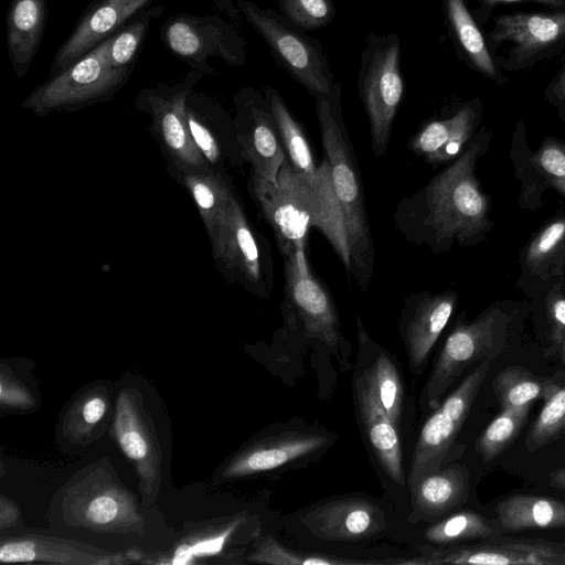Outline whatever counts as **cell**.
<instances>
[{
    "label": "cell",
    "instance_id": "cell-1",
    "mask_svg": "<svg viewBox=\"0 0 565 565\" xmlns=\"http://www.w3.org/2000/svg\"><path fill=\"white\" fill-rule=\"evenodd\" d=\"M488 137L486 132L473 137L445 169L398 202L392 220L406 241L440 254L456 244L473 245L484 238L492 222L476 166Z\"/></svg>",
    "mask_w": 565,
    "mask_h": 565
},
{
    "label": "cell",
    "instance_id": "cell-2",
    "mask_svg": "<svg viewBox=\"0 0 565 565\" xmlns=\"http://www.w3.org/2000/svg\"><path fill=\"white\" fill-rule=\"evenodd\" d=\"M341 92V83L334 82L329 93L316 96V113L332 191L347 231L348 275L365 290L374 276L375 250L358 159L343 121Z\"/></svg>",
    "mask_w": 565,
    "mask_h": 565
},
{
    "label": "cell",
    "instance_id": "cell-3",
    "mask_svg": "<svg viewBox=\"0 0 565 565\" xmlns=\"http://www.w3.org/2000/svg\"><path fill=\"white\" fill-rule=\"evenodd\" d=\"M249 190L270 225L282 256L306 254L307 234L316 227L329 241L348 271V237L335 199L313 190L287 161L279 170L276 184L250 172Z\"/></svg>",
    "mask_w": 565,
    "mask_h": 565
},
{
    "label": "cell",
    "instance_id": "cell-4",
    "mask_svg": "<svg viewBox=\"0 0 565 565\" xmlns=\"http://www.w3.org/2000/svg\"><path fill=\"white\" fill-rule=\"evenodd\" d=\"M510 320L505 311L492 307L471 321H458L423 387L422 406L434 409L468 367L493 362L505 348Z\"/></svg>",
    "mask_w": 565,
    "mask_h": 565
},
{
    "label": "cell",
    "instance_id": "cell-5",
    "mask_svg": "<svg viewBox=\"0 0 565 565\" xmlns=\"http://www.w3.org/2000/svg\"><path fill=\"white\" fill-rule=\"evenodd\" d=\"M401 54V41L394 33L370 34L362 51L358 86L376 157L386 153L393 122L404 97Z\"/></svg>",
    "mask_w": 565,
    "mask_h": 565
},
{
    "label": "cell",
    "instance_id": "cell-6",
    "mask_svg": "<svg viewBox=\"0 0 565 565\" xmlns=\"http://www.w3.org/2000/svg\"><path fill=\"white\" fill-rule=\"evenodd\" d=\"M108 38L63 72L34 88L22 107L39 116L75 110L111 97L127 81L130 66L109 64Z\"/></svg>",
    "mask_w": 565,
    "mask_h": 565
},
{
    "label": "cell",
    "instance_id": "cell-7",
    "mask_svg": "<svg viewBox=\"0 0 565 565\" xmlns=\"http://www.w3.org/2000/svg\"><path fill=\"white\" fill-rule=\"evenodd\" d=\"M484 35L502 72L525 71L565 51V10L502 13Z\"/></svg>",
    "mask_w": 565,
    "mask_h": 565
},
{
    "label": "cell",
    "instance_id": "cell-8",
    "mask_svg": "<svg viewBox=\"0 0 565 565\" xmlns=\"http://www.w3.org/2000/svg\"><path fill=\"white\" fill-rule=\"evenodd\" d=\"M237 4L285 72L315 97L332 89L333 75L320 42L274 10L246 0Z\"/></svg>",
    "mask_w": 565,
    "mask_h": 565
},
{
    "label": "cell",
    "instance_id": "cell-9",
    "mask_svg": "<svg viewBox=\"0 0 565 565\" xmlns=\"http://www.w3.org/2000/svg\"><path fill=\"white\" fill-rule=\"evenodd\" d=\"M284 257V317L289 329L306 339L324 344L341 361L349 344L340 328V318L330 292L315 277L308 262L300 264L296 253Z\"/></svg>",
    "mask_w": 565,
    "mask_h": 565
},
{
    "label": "cell",
    "instance_id": "cell-10",
    "mask_svg": "<svg viewBox=\"0 0 565 565\" xmlns=\"http://www.w3.org/2000/svg\"><path fill=\"white\" fill-rule=\"evenodd\" d=\"M62 503L64 520L89 531L131 532L143 522L135 497L97 469L68 487Z\"/></svg>",
    "mask_w": 565,
    "mask_h": 565
},
{
    "label": "cell",
    "instance_id": "cell-11",
    "mask_svg": "<svg viewBox=\"0 0 565 565\" xmlns=\"http://www.w3.org/2000/svg\"><path fill=\"white\" fill-rule=\"evenodd\" d=\"M332 443L329 431L305 425L268 428L226 460L220 478L233 480L291 467L322 454Z\"/></svg>",
    "mask_w": 565,
    "mask_h": 565
},
{
    "label": "cell",
    "instance_id": "cell-12",
    "mask_svg": "<svg viewBox=\"0 0 565 565\" xmlns=\"http://www.w3.org/2000/svg\"><path fill=\"white\" fill-rule=\"evenodd\" d=\"M492 362L484 361L433 409L424 422L414 446L407 483L411 487L425 475L445 465L457 435L467 419L473 401Z\"/></svg>",
    "mask_w": 565,
    "mask_h": 565
},
{
    "label": "cell",
    "instance_id": "cell-13",
    "mask_svg": "<svg viewBox=\"0 0 565 565\" xmlns=\"http://www.w3.org/2000/svg\"><path fill=\"white\" fill-rule=\"evenodd\" d=\"M212 255L228 280L257 297H269L274 286L270 245L249 223L237 196L230 206L222 238Z\"/></svg>",
    "mask_w": 565,
    "mask_h": 565
},
{
    "label": "cell",
    "instance_id": "cell-14",
    "mask_svg": "<svg viewBox=\"0 0 565 565\" xmlns=\"http://www.w3.org/2000/svg\"><path fill=\"white\" fill-rule=\"evenodd\" d=\"M113 431L119 448L138 472L146 504L151 503L161 484L162 449L138 391L129 387L119 391Z\"/></svg>",
    "mask_w": 565,
    "mask_h": 565
},
{
    "label": "cell",
    "instance_id": "cell-15",
    "mask_svg": "<svg viewBox=\"0 0 565 565\" xmlns=\"http://www.w3.org/2000/svg\"><path fill=\"white\" fill-rule=\"evenodd\" d=\"M564 551L565 544L562 543L493 536L476 544L423 546L419 556L401 564L559 565Z\"/></svg>",
    "mask_w": 565,
    "mask_h": 565
},
{
    "label": "cell",
    "instance_id": "cell-16",
    "mask_svg": "<svg viewBox=\"0 0 565 565\" xmlns=\"http://www.w3.org/2000/svg\"><path fill=\"white\" fill-rule=\"evenodd\" d=\"M454 290L409 294L398 318V331L412 373H423L437 340L457 305Z\"/></svg>",
    "mask_w": 565,
    "mask_h": 565
},
{
    "label": "cell",
    "instance_id": "cell-17",
    "mask_svg": "<svg viewBox=\"0 0 565 565\" xmlns=\"http://www.w3.org/2000/svg\"><path fill=\"white\" fill-rule=\"evenodd\" d=\"M236 135L250 172L276 184L286 153L265 95L253 92L243 100L237 113Z\"/></svg>",
    "mask_w": 565,
    "mask_h": 565
},
{
    "label": "cell",
    "instance_id": "cell-18",
    "mask_svg": "<svg viewBox=\"0 0 565 565\" xmlns=\"http://www.w3.org/2000/svg\"><path fill=\"white\" fill-rule=\"evenodd\" d=\"M302 522L316 537L351 542L381 532L384 513L371 499L335 497L308 510Z\"/></svg>",
    "mask_w": 565,
    "mask_h": 565
},
{
    "label": "cell",
    "instance_id": "cell-19",
    "mask_svg": "<svg viewBox=\"0 0 565 565\" xmlns=\"http://www.w3.org/2000/svg\"><path fill=\"white\" fill-rule=\"evenodd\" d=\"M139 554L114 553L84 543L52 536L26 534L2 539L0 561L3 563H50L66 565H109L129 562Z\"/></svg>",
    "mask_w": 565,
    "mask_h": 565
},
{
    "label": "cell",
    "instance_id": "cell-20",
    "mask_svg": "<svg viewBox=\"0 0 565 565\" xmlns=\"http://www.w3.org/2000/svg\"><path fill=\"white\" fill-rule=\"evenodd\" d=\"M151 0H100L94 3L57 51L50 77L63 72L98 44L113 36Z\"/></svg>",
    "mask_w": 565,
    "mask_h": 565
},
{
    "label": "cell",
    "instance_id": "cell-21",
    "mask_svg": "<svg viewBox=\"0 0 565 565\" xmlns=\"http://www.w3.org/2000/svg\"><path fill=\"white\" fill-rule=\"evenodd\" d=\"M352 386L356 417L367 449L386 477L399 487L406 486L402 433L354 375Z\"/></svg>",
    "mask_w": 565,
    "mask_h": 565
},
{
    "label": "cell",
    "instance_id": "cell-22",
    "mask_svg": "<svg viewBox=\"0 0 565 565\" xmlns=\"http://www.w3.org/2000/svg\"><path fill=\"white\" fill-rule=\"evenodd\" d=\"M481 117L482 103L477 97L450 117L426 122L408 142V150L433 166L451 162L473 139Z\"/></svg>",
    "mask_w": 565,
    "mask_h": 565
},
{
    "label": "cell",
    "instance_id": "cell-23",
    "mask_svg": "<svg viewBox=\"0 0 565 565\" xmlns=\"http://www.w3.org/2000/svg\"><path fill=\"white\" fill-rule=\"evenodd\" d=\"M185 92L151 99L152 128L169 162L179 173L212 169L195 147L186 121Z\"/></svg>",
    "mask_w": 565,
    "mask_h": 565
},
{
    "label": "cell",
    "instance_id": "cell-24",
    "mask_svg": "<svg viewBox=\"0 0 565 565\" xmlns=\"http://www.w3.org/2000/svg\"><path fill=\"white\" fill-rule=\"evenodd\" d=\"M264 95L275 118L286 161L292 171L320 194L335 199L330 180L328 160L316 163L302 126L290 113L277 89L264 88Z\"/></svg>",
    "mask_w": 565,
    "mask_h": 565
},
{
    "label": "cell",
    "instance_id": "cell-25",
    "mask_svg": "<svg viewBox=\"0 0 565 565\" xmlns=\"http://www.w3.org/2000/svg\"><path fill=\"white\" fill-rule=\"evenodd\" d=\"M445 23L461 60L475 72L498 87L508 84V77L495 63L484 33L465 0H444Z\"/></svg>",
    "mask_w": 565,
    "mask_h": 565
},
{
    "label": "cell",
    "instance_id": "cell-26",
    "mask_svg": "<svg viewBox=\"0 0 565 565\" xmlns=\"http://www.w3.org/2000/svg\"><path fill=\"white\" fill-rule=\"evenodd\" d=\"M469 489L470 476L466 466L443 465L409 487L413 510L424 519L441 518L465 503Z\"/></svg>",
    "mask_w": 565,
    "mask_h": 565
},
{
    "label": "cell",
    "instance_id": "cell-27",
    "mask_svg": "<svg viewBox=\"0 0 565 565\" xmlns=\"http://www.w3.org/2000/svg\"><path fill=\"white\" fill-rule=\"evenodd\" d=\"M513 161L522 181L523 205L537 201L544 190H555L565 195V143L554 138L545 139L535 152L523 154L514 143Z\"/></svg>",
    "mask_w": 565,
    "mask_h": 565
},
{
    "label": "cell",
    "instance_id": "cell-28",
    "mask_svg": "<svg viewBox=\"0 0 565 565\" xmlns=\"http://www.w3.org/2000/svg\"><path fill=\"white\" fill-rule=\"evenodd\" d=\"M47 0H11L7 13V44L17 76L26 74L45 30Z\"/></svg>",
    "mask_w": 565,
    "mask_h": 565
},
{
    "label": "cell",
    "instance_id": "cell-29",
    "mask_svg": "<svg viewBox=\"0 0 565 565\" xmlns=\"http://www.w3.org/2000/svg\"><path fill=\"white\" fill-rule=\"evenodd\" d=\"M179 174L198 207L214 249L222 238L227 212L236 195L222 172L211 170Z\"/></svg>",
    "mask_w": 565,
    "mask_h": 565
},
{
    "label": "cell",
    "instance_id": "cell-30",
    "mask_svg": "<svg viewBox=\"0 0 565 565\" xmlns=\"http://www.w3.org/2000/svg\"><path fill=\"white\" fill-rule=\"evenodd\" d=\"M503 532L565 527V502L544 495L514 494L495 507Z\"/></svg>",
    "mask_w": 565,
    "mask_h": 565
},
{
    "label": "cell",
    "instance_id": "cell-31",
    "mask_svg": "<svg viewBox=\"0 0 565 565\" xmlns=\"http://www.w3.org/2000/svg\"><path fill=\"white\" fill-rule=\"evenodd\" d=\"M252 518L237 514L213 525L204 533H195L184 539L173 551L171 564H190L195 558L225 555L223 552L237 542L243 530L252 527Z\"/></svg>",
    "mask_w": 565,
    "mask_h": 565
},
{
    "label": "cell",
    "instance_id": "cell-32",
    "mask_svg": "<svg viewBox=\"0 0 565 565\" xmlns=\"http://www.w3.org/2000/svg\"><path fill=\"white\" fill-rule=\"evenodd\" d=\"M558 385L552 379L537 376L520 365L507 366L492 381L501 409L532 405L537 398L545 399Z\"/></svg>",
    "mask_w": 565,
    "mask_h": 565
},
{
    "label": "cell",
    "instance_id": "cell-33",
    "mask_svg": "<svg viewBox=\"0 0 565 565\" xmlns=\"http://www.w3.org/2000/svg\"><path fill=\"white\" fill-rule=\"evenodd\" d=\"M524 265L531 274L548 279L563 274L565 265V215L546 224L529 243Z\"/></svg>",
    "mask_w": 565,
    "mask_h": 565
},
{
    "label": "cell",
    "instance_id": "cell-34",
    "mask_svg": "<svg viewBox=\"0 0 565 565\" xmlns=\"http://www.w3.org/2000/svg\"><path fill=\"white\" fill-rule=\"evenodd\" d=\"M497 522L471 510L447 514L446 518L429 525L425 540L437 546H448L460 542L486 540L500 532Z\"/></svg>",
    "mask_w": 565,
    "mask_h": 565
},
{
    "label": "cell",
    "instance_id": "cell-35",
    "mask_svg": "<svg viewBox=\"0 0 565 565\" xmlns=\"http://www.w3.org/2000/svg\"><path fill=\"white\" fill-rule=\"evenodd\" d=\"M247 561L269 565H361L381 564L377 561H360L326 553H308L291 550L268 535L258 539Z\"/></svg>",
    "mask_w": 565,
    "mask_h": 565
},
{
    "label": "cell",
    "instance_id": "cell-36",
    "mask_svg": "<svg viewBox=\"0 0 565 565\" xmlns=\"http://www.w3.org/2000/svg\"><path fill=\"white\" fill-rule=\"evenodd\" d=\"M531 405L502 409L486 427L476 443L477 452L489 462L501 455L524 426Z\"/></svg>",
    "mask_w": 565,
    "mask_h": 565
},
{
    "label": "cell",
    "instance_id": "cell-37",
    "mask_svg": "<svg viewBox=\"0 0 565 565\" xmlns=\"http://www.w3.org/2000/svg\"><path fill=\"white\" fill-rule=\"evenodd\" d=\"M565 431V386H557L545 399L533 422L525 447L535 451L557 439Z\"/></svg>",
    "mask_w": 565,
    "mask_h": 565
},
{
    "label": "cell",
    "instance_id": "cell-38",
    "mask_svg": "<svg viewBox=\"0 0 565 565\" xmlns=\"http://www.w3.org/2000/svg\"><path fill=\"white\" fill-rule=\"evenodd\" d=\"M279 12L301 30L328 25L335 15L333 0H277Z\"/></svg>",
    "mask_w": 565,
    "mask_h": 565
},
{
    "label": "cell",
    "instance_id": "cell-39",
    "mask_svg": "<svg viewBox=\"0 0 565 565\" xmlns=\"http://www.w3.org/2000/svg\"><path fill=\"white\" fill-rule=\"evenodd\" d=\"M107 397V394L97 390L85 393L73 406L71 418L65 420V428L74 436L83 437L89 434L106 416Z\"/></svg>",
    "mask_w": 565,
    "mask_h": 565
},
{
    "label": "cell",
    "instance_id": "cell-40",
    "mask_svg": "<svg viewBox=\"0 0 565 565\" xmlns=\"http://www.w3.org/2000/svg\"><path fill=\"white\" fill-rule=\"evenodd\" d=\"M186 121L191 138L205 159L210 168L221 172L224 153L221 145L212 130L196 116V114L186 107Z\"/></svg>",
    "mask_w": 565,
    "mask_h": 565
},
{
    "label": "cell",
    "instance_id": "cell-41",
    "mask_svg": "<svg viewBox=\"0 0 565 565\" xmlns=\"http://www.w3.org/2000/svg\"><path fill=\"white\" fill-rule=\"evenodd\" d=\"M146 30L147 24L138 21L113 35L109 46L110 66H128L140 45Z\"/></svg>",
    "mask_w": 565,
    "mask_h": 565
},
{
    "label": "cell",
    "instance_id": "cell-42",
    "mask_svg": "<svg viewBox=\"0 0 565 565\" xmlns=\"http://www.w3.org/2000/svg\"><path fill=\"white\" fill-rule=\"evenodd\" d=\"M166 39L171 51L181 56H192L201 47L199 34L183 20H175L167 26Z\"/></svg>",
    "mask_w": 565,
    "mask_h": 565
},
{
    "label": "cell",
    "instance_id": "cell-43",
    "mask_svg": "<svg viewBox=\"0 0 565 565\" xmlns=\"http://www.w3.org/2000/svg\"><path fill=\"white\" fill-rule=\"evenodd\" d=\"M1 366V388L0 398L2 408H28L35 405L34 397L30 394L25 386L20 384L18 380Z\"/></svg>",
    "mask_w": 565,
    "mask_h": 565
},
{
    "label": "cell",
    "instance_id": "cell-44",
    "mask_svg": "<svg viewBox=\"0 0 565 565\" xmlns=\"http://www.w3.org/2000/svg\"><path fill=\"white\" fill-rule=\"evenodd\" d=\"M479 3V10L475 18L479 24H483L492 14V11L501 6L509 3H536L553 11L565 10V0H475Z\"/></svg>",
    "mask_w": 565,
    "mask_h": 565
},
{
    "label": "cell",
    "instance_id": "cell-45",
    "mask_svg": "<svg viewBox=\"0 0 565 565\" xmlns=\"http://www.w3.org/2000/svg\"><path fill=\"white\" fill-rule=\"evenodd\" d=\"M546 308L552 324V338L557 343L565 335V296L552 291L548 295Z\"/></svg>",
    "mask_w": 565,
    "mask_h": 565
},
{
    "label": "cell",
    "instance_id": "cell-46",
    "mask_svg": "<svg viewBox=\"0 0 565 565\" xmlns=\"http://www.w3.org/2000/svg\"><path fill=\"white\" fill-rule=\"evenodd\" d=\"M545 100L565 117V56L563 63L544 89Z\"/></svg>",
    "mask_w": 565,
    "mask_h": 565
},
{
    "label": "cell",
    "instance_id": "cell-47",
    "mask_svg": "<svg viewBox=\"0 0 565 565\" xmlns=\"http://www.w3.org/2000/svg\"><path fill=\"white\" fill-rule=\"evenodd\" d=\"M19 518L20 510L18 505L2 494L0 500V527L4 530L15 525Z\"/></svg>",
    "mask_w": 565,
    "mask_h": 565
},
{
    "label": "cell",
    "instance_id": "cell-48",
    "mask_svg": "<svg viewBox=\"0 0 565 565\" xmlns=\"http://www.w3.org/2000/svg\"><path fill=\"white\" fill-rule=\"evenodd\" d=\"M548 482L551 487L565 491V467L551 471Z\"/></svg>",
    "mask_w": 565,
    "mask_h": 565
},
{
    "label": "cell",
    "instance_id": "cell-49",
    "mask_svg": "<svg viewBox=\"0 0 565 565\" xmlns=\"http://www.w3.org/2000/svg\"><path fill=\"white\" fill-rule=\"evenodd\" d=\"M556 344L559 347L561 353L565 360V335Z\"/></svg>",
    "mask_w": 565,
    "mask_h": 565
},
{
    "label": "cell",
    "instance_id": "cell-50",
    "mask_svg": "<svg viewBox=\"0 0 565 565\" xmlns=\"http://www.w3.org/2000/svg\"><path fill=\"white\" fill-rule=\"evenodd\" d=\"M74 1H76V0H74Z\"/></svg>",
    "mask_w": 565,
    "mask_h": 565
}]
</instances>
